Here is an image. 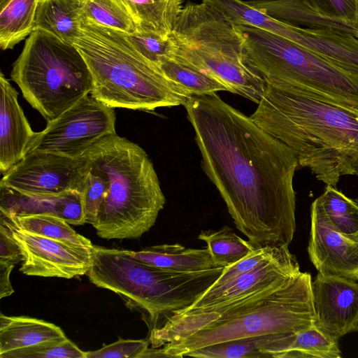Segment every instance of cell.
Masks as SVG:
<instances>
[{
	"instance_id": "cell-1",
	"label": "cell",
	"mask_w": 358,
	"mask_h": 358,
	"mask_svg": "<svg viewBox=\"0 0 358 358\" xmlns=\"http://www.w3.org/2000/svg\"><path fill=\"white\" fill-rule=\"evenodd\" d=\"M202 167L236 227L256 248L289 246L296 230L294 152L216 93L183 105Z\"/></svg>"
},
{
	"instance_id": "cell-2",
	"label": "cell",
	"mask_w": 358,
	"mask_h": 358,
	"mask_svg": "<svg viewBox=\"0 0 358 358\" xmlns=\"http://www.w3.org/2000/svg\"><path fill=\"white\" fill-rule=\"evenodd\" d=\"M312 278L300 272L287 282L246 297L194 312H175L150 331L152 348L170 357L216 343L280 334L296 336L315 324Z\"/></svg>"
},
{
	"instance_id": "cell-3",
	"label": "cell",
	"mask_w": 358,
	"mask_h": 358,
	"mask_svg": "<svg viewBox=\"0 0 358 358\" xmlns=\"http://www.w3.org/2000/svg\"><path fill=\"white\" fill-rule=\"evenodd\" d=\"M250 117L326 185L336 187L345 175L358 176V110L266 83Z\"/></svg>"
},
{
	"instance_id": "cell-4",
	"label": "cell",
	"mask_w": 358,
	"mask_h": 358,
	"mask_svg": "<svg viewBox=\"0 0 358 358\" xmlns=\"http://www.w3.org/2000/svg\"><path fill=\"white\" fill-rule=\"evenodd\" d=\"M73 45L92 77L91 95L112 108L154 110L184 105L189 97L143 57L127 34L83 17Z\"/></svg>"
},
{
	"instance_id": "cell-5",
	"label": "cell",
	"mask_w": 358,
	"mask_h": 358,
	"mask_svg": "<svg viewBox=\"0 0 358 358\" xmlns=\"http://www.w3.org/2000/svg\"><path fill=\"white\" fill-rule=\"evenodd\" d=\"M83 156L104 171L109 182L93 225L97 235L108 240L141 237L166 203L146 152L115 133L99 138Z\"/></svg>"
},
{
	"instance_id": "cell-6",
	"label": "cell",
	"mask_w": 358,
	"mask_h": 358,
	"mask_svg": "<svg viewBox=\"0 0 358 358\" xmlns=\"http://www.w3.org/2000/svg\"><path fill=\"white\" fill-rule=\"evenodd\" d=\"M87 273L96 286L117 294L140 311L150 331L175 312L191 306L208 288L204 271L179 273L148 265L129 250L94 246Z\"/></svg>"
},
{
	"instance_id": "cell-7",
	"label": "cell",
	"mask_w": 358,
	"mask_h": 358,
	"mask_svg": "<svg viewBox=\"0 0 358 358\" xmlns=\"http://www.w3.org/2000/svg\"><path fill=\"white\" fill-rule=\"evenodd\" d=\"M169 39L171 58L213 76L229 92L259 103L266 82L246 64L241 33L222 13L201 1L187 3Z\"/></svg>"
},
{
	"instance_id": "cell-8",
	"label": "cell",
	"mask_w": 358,
	"mask_h": 358,
	"mask_svg": "<svg viewBox=\"0 0 358 358\" xmlns=\"http://www.w3.org/2000/svg\"><path fill=\"white\" fill-rule=\"evenodd\" d=\"M240 30L246 64L266 82L358 110V76L287 38L247 24Z\"/></svg>"
},
{
	"instance_id": "cell-9",
	"label": "cell",
	"mask_w": 358,
	"mask_h": 358,
	"mask_svg": "<svg viewBox=\"0 0 358 358\" xmlns=\"http://www.w3.org/2000/svg\"><path fill=\"white\" fill-rule=\"evenodd\" d=\"M10 77L47 122L90 94L93 87L90 71L77 48L37 30L26 39Z\"/></svg>"
},
{
	"instance_id": "cell-10",
	"label": "cell",
	"mask_w": 358,
	"mask_h": 358,
	"mask_svg": "<svg viewBox=\"0 0 358 358\" xmlns=\"http://www.w3.org/2000/svg\"><path fill=\"white\" fill-rule=\"evenodd\" d=\"M115 120L114 108L88 94L36 132L27 153L39 150L79 159L99 138L116 133Z\"/></svg>"
},
{
	"instance_id": "cell-11",
	"label": "cell",
	"mask_w": 358,
	"mask_h": 358,
	"mask_svg": "<svg viewBox=\"0 0 358 358\" xmlns=\"http://www.w3.org/2000/svg\"><path fill=\"white\" fill-rule=\"evenodd\" d=\"M84 156L73 159L34 150L3 173L0 185L33 194H60L82 191L87 171Z\"/></svg>"
},
{
	"instance_id": "cell-12",
	"label": "cell",
	"mask_w": 358,
	"mask_h": 358,
	"mask_svg": "<svg viewBox=\"0 0 358 358\" xmlns=\"http://www.w3.org/2000/svg\"><path fill=\"white\" fill-rule=\"evenodd\" d=\"M17 243L24 259L20 271L27 275L72 278L87 274L92 264L91 248L30 233L2 216Z\"/></svg>"
},
{
	"instance_id": "cell-13",
	"label": "cell",
	"mask_w": 358,
	"mask_h": 358,
	"mask_svg": "<svg viewBox=\"0 0 358 358\" xmlns=\"http://www.w3.org/2000/svg\"><path fill=\"white\" fill-rule=\"evenodd\" d=\"M315 325L338 341L358 331V282L318 273L312 281Z\"/></svg>"
},
{
	"instance_id": "cell-14",
	"label": "cell",
	"mask_w": 358,
	"mask_h": 358,
	"mask_svg": "<svg viewBox=\"0 0 358 358\" xmlns=\"http://www.w3.org/2000/svg\"><path fill=\"white\" fill-rule=\"evenodd\" d=\"M308 252L318 273L358 280V244L333 225L319 198L310 208Z\"/></svg>"
},
{
	"instance_id": "cell-15",
	"label": "cell",
	"mask_w": 358,
	"mask_h": 358,
	"mask_svg": "<svg viewBox=\"0 0 358 358\" xmlns=\"http://www.w3.org/2000/svg\"><path fill=\"white\" fill-rule=\"evenodd\" d=\"M300 272L296 257L285 246L275 257L253 269L221 285H213L191 306L179 311L194 312L222 306L284 283Z\"/></svg>"
},
{
	"instance_id": "cell-16",
	"label": "cell",
	"mask_w": 358,
	"mask_h": 358,
	"mask_svg": "<svg viewBox=\"0 0 358 358\" xmlns=\"http://www.w3.org/2000/svg\"><path fill=\"white\" fill-rule=\"evenodd\" d=\"M0 171L3 174L22 160L35 136L18 102V92L0 73Z\"/></svg>"
},
{
	"instance_id": "cell-17",
	"label": "cell",
	"mask_w": 358,
	"mask_h": 358,
	"mask_svg": "<svg viewBox=\"0 0 358 358\" xmlns=\"http://www.w3.org/2000/svg\"><path fill=\"white\" fill-rule=\"evenodd\" d=\"M0 213L9 217L46 214L62 218L71 224H85L81 194L77 191L33 194L0 185Z\"/></svg>"
},
{
	"instance_id": "cell-18",
	"label": "cell",
	"mask_w": 358,
	"mask_h": 358,
	"mask_svg": "<svg viewBox=\"0 0 358 358\" xmlns=\"http://www.w3.org/2000/svg\"><path fill=\"white\" fill-rule=\"evenodd\" d=\"M296 336L270 334L228 341L189 352L203 358L275 357L289 350Z\"/></svg>"
},
{
	"instance_id": "cell-19",
	"label": "cell",
	"mask_w": 358,
	"mask_h": 358,
	"mask_svg": "<svg viewBox=\"0 0 358 358\" xmlns=\"http://www.w3.org/2000/svg\"><path fill=\"white\" fill-rule=\"evenodd\" d=\"M142 262L167 271L190 273L217 268L208 248L193 249L175 244H163L131 251Z\"/></svg>"
},
{
	"instance_id": "cell-20",
	"label": "cell",
	"mask_w": 358,
	"mask_h": 358,
	"mask_svg": "<svg viewBox=\"0 0 358 358\" xmlns=\"http://www.w3.org/2000/svg\"><path fill=\"white\" fill-rule=\"evenodd\" d=\"M83 18L81 0H39L34 31L48 33L73 45L80 34Z\"/></svg>"
},
{
	"instance_id": "cell-21",
	"label": "cell",
	"mask_w": 358,
	"mask_h": 358,
	"mask_svg": "<svg viewBox=\"0 0 358 358\" xmlns=\"http://www.w3.org/2000/svg\"><path fill=\"white\" fill-rule=\"evenodd\" d=\"M66 338L61 328L29 317L0 316V355L41 342Z\"/></svg>"
},
{
	"instance_id": "cell-22",
	"label": "cell",
	"mask_w": 358,
	"mask_h": 358,
	"mask_svg": "<svg viewBox=\"0 0 358 358\" xmlns=\"http://www.w3.org/2000/svg\"><path fill=\"white\" fill-rule=\"evenodd\" d=\"M184 0H126L138 20L139 32L168 39L183 8Z\"/></svg>"
},
{
	"instance_id": "cell-23",
	"label": "cell",
	"mask_w": 358,
	"mask_h": 358,
	"mask_svg": "<svg viewBox=\"0 0 358 358\" xmlns=\"http://www.w3.org/2000/svg\"><path fill=\"white\" fill-rule=\"evenodd\" d=\"M39 0H0V47L13 49L34 31Z\"/></svg>"
},
{
	"instance_id": "cell-24",
	"label": "cell",
	"mask_w": 358,
	"mask_h": 358,
	"mask_svg": "<svg viewBox=\"0 0 358 358\" xmlns=\"http://www.w3.org/2000/svg\"><path fill=\"white\" fill-rule=\"evenodd\" d=\"M159 68L164 76L189 97L228 91L227 87L213 76L173 58L164 59Z\"/></svg>"
},
{
	"instance_id": "cell-25",
	"label": "cell",
	"mask_w": 358,
	"mask_h": 358,
	"mask_svg": "<svg viewBox=\"0 0 358 358\" xmlns=\"http://www.w3.org/2000/svg\"><path fill=\"white\" fill-rule=\"evenodd\" d=\"M12 224L24 231L92 248L90 240L74 231L70 224L59 217L40 214L20 217H9L0 213Z\"/></svg>"
},
{
	"instance_id": "cell-26",
	"label": "cell",
	"mask_w": 358,
	"mask_h": 358,
	"mask_svg": "<svg viewBox=\"0 0 358 358\" xmlns=\"http://www.w3.org/2000/svg\"><path fill=\"white\" fill-rule=\"evenodd\" d=\"M198 238L206 243L217 267L229 266L256 249L249 241L241 238L228 226L217 231H201Z\"/></svg>"
},
{
	"instance_id": "cell-27",
	"label": "cell",
	"mask_w": 358,
	"mask_h": 358,
	"mask_svg": "<svg viewBox=\"0 0 358 358\" xmlns=\"http://www.w3.org/2000/svg\"><path fill=\"white\" fill-rule=\"evenodd\" d=\"M83 17L127 34L139 31L137 19L126 0H81Z\"/></svg>"
},
{
	"instance_id": "cell-28",
	"label": "cell",
	"mask_w": 358,
	"mask_h": 358,
	"mask_svg": "<svg viewBox=\"0 0 358 358\" xmlns=\"http://www.w3.org/2000/svg\"><path fill=\"white\" fill-rule=\"evenodd\" d=\"M333 225L341 233L351 236L358 231V203L348 198L336 187L326 185L318 197Z\"/></svg>"
},
{
	"instance_id": "cell-29",
	"label": "cell",
	"mask_w": 358,
	"mask_h": 358,
	"mask_svg": "<svg viewBox=\"0 0 358 358\" xmlns=\"http://www.w3.org/2000/svg\"><path fill=\"white\" fill-rule=\"evenodd\" d=\"M282 358H341L338 341L326 335L315 324L300 331Z\"/></svg>"
},
{
	"instance_id": "cell-30",
	"label": "cell",
	"mask_w": 358,
	"mask_h": 358,
	"mask_svg": "<svg viewBox=\"0 0 358 358\" xmlns=\"http://www.w3.org/2000/svg\"><path fill=\"white\" fill-rule=\"evenodd\" d=\"M85 159L88 167L80 194L85 223L91 224L93 226L96 222L101 203L108 190L109 182L104 171L86 157Z\"/></svg>"
},
{
	"instance_id": "cell-31",
	"label": "cell",
	"mask_w": 358,
	"mask_h": 358,
	"mask_svg": "<svg viewBox=\"0 0 358 358\" xmlns=\"http://www.w3.org/2000/svg\"><path fill=\"white\" fill-rule=\"evenodd\" d=\"M85 353L64 338L13 350L0 355V358H85Z\"/></svg>"
},
{
	"instance_id": "cell-32",
	"label": "cell",
	"mask_w": 358,
	"mask_h": 358,
	"mask_svg": "<svg viewBox=\"0 0 358 358\" xmlns=\"http://www.w3.org/2000/svg\"><path fill=\"white\" fill-rule=\"evenodd\" d=\"M127 36L135 48L159 67L164 59L172 56L173 50L169 38L164 39L154 34L139 31Z\"/></svg>"
},
{
	"instance_id": "cell-33",
	"label": "cell",
	"mask_w": 358,
	"mask_h": 358,
	"mask_svg": "<svg viewBox=\"0 0 358 358\" xmlns=\"http://www.w3.org/2000/svg\"><path fill=\"white\" fill-rule=\"evenodd\" d=\"M287 245L266 246L256 248L248 255L236 263L224 268V270L213 285H219L245 273L257 267L263 262L278 255Z\"/></svg>"
},
{
	"instance_id": "cell-34",
	"label": "cell",
	"mask_w": 358,
	"mask_h": 358,
	"mask_svg": "<svg viewBox=\"0 0 358 358\" xmlns=\"http://www.w3.org/2000/svg\"><path fill=\"white\" fill-rule=\"evenodd\" d=\"M317 13L358 29V0H305Z\"/></svg>"
},
{
	"instance_id": "cell-35",
	"label": "cell",
	"mask_w": 358,
	"mask_h": 358,
	"mask_svg": "<svg viewBox=\"0 0 358 358\" xmlns=\"http://www.w3.org/2000/svg\"><path fill=\"white\" fill-rule=\"evenodd\" d=\"M150 344L149 340H123L106 345L102 348L86 352L85 358H139Z\"/></svg>"
},
{
	"instance_id": "cell-36",
	"label": "cell",
	"mask_w": 358,
	"mask_h": 358,
	"mask_svg": "<svg viewBox=\"0 0 358 358\" xmlns=\"http://www.w3.org/2000/svg\"><path fill=\"white\" fill-rule=\"evenodd\" d=\"M0 259L15 264L23 262L24 259L20 246L10 229L2 223H0Z\"/></svg>"
},
{
	"instance_id": "cell-37",
	"label": "cell",
	"mask_w": 358,
	"mask_h": 358,
	"mask_svg": "<svg viewBox=\"0 0 358 358\" xmlns=\"http://www.w3.org/2000/svg\"><path fill=\"white\" fill-rule=\"evenodd\" d=\"M15 264L0 259V298L10 296L13 292L10 281V274Z\"/></svg>"
},
{
	"instance_id": "cell-38",
	"label": "cell",
	"mask_w": 358,
	"mask_h": 358,
	"mask_svg": "<svg viewBox=\"0 0 358 358\" xmlns=\"http://www.w3.org/2000/svg\"><path fill=\"white\" fill-rule=\"evenodd\" d=\"M348 237L350 238V239L355 241L358 244V231L355 234H354L351 236H348Z\"/></svg>"
},
{
	"instance_id": "cell-39",
	"label": "cell",
	"mask_w": 358,
	"mask_h": 358,
	"mask_svg": "<svg viewBox=\"0 0 358 358\" xmlns=\"http://www.w3.org/2000/svg\"><path fill=\"white\" fill-rule=\"evenodd\" d=\"M356 201L358 203V198L356 199Z\"/></svg>"
}]
</instances>
